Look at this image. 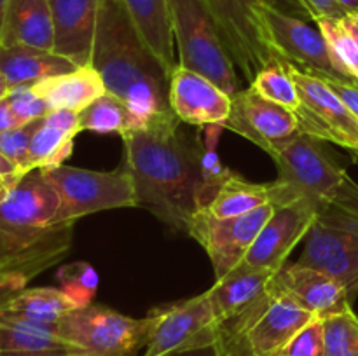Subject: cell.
Returning a JSON list of instances; mask_svg holds the SVG:
<instances>
[{"label": "cell", "mask_w": 358, "mask_h": 356, "mask_svg": "<svg viewBox=\"0 0 358 356\" xmlns=\"http://www.w3.org/2000/svg\"><path fill=\"white\" fill-rule=\"evenodd\" d=\"M121 138L138 208L187 232L192 215L206 205L203 143L185 135L178 119L129 129Z\"/></svg>", "instance_id": "1"}, {"label": "cell", "mask_w": 358, "mask_h": 356, "mask_svg": "<svg viewBox=\"0 0 358 356\" xmlns=\"http://www.w3.org/2000/svg\"><path fill=\"white\" fill-rule=\"evenodd\" d=\"M91 66L105 89L128 105L131 129L178 119L170 107V75L133 24L122 0H100Z\"/></svg>", "instance_id": "2"}, {"label": "cell", "mask_w": 358, "mask_h": 356, "mask_svg": "<svg viewBox=\"0 0 358 356\" xmlns=\"http://www.w3.org/2000/svg\"><path fill=\"white\" fill-rule=\"evenodd\" d=\"M59 199L42 170H31L0 202V265L28 281L62 260L73 223L58 222Z\"/></svg>", "instance_id": "3"}, {"label": "cell", "mask_w": 358, "mask_h": 356, "mask_svg": "<svg viewBox=\"0 0 358 356\" xmlns=\"http://www.w3.org/2000/svg\"><path fill=\"white\" fill-rule=\"evenodd\" d=\"M278 180L297 195H306L322 209H339L358 218V184L334 163L322 140L301 133L275 157Z\"/></svg>", "instance_id": "4"}, {"label": "cell", "mask_w": 358, "mask_h": 356, "mask_svg": "<svg viewBox=\"0 0 358 356\" xmlns=\"http://www.w3.org/2000/svg\"><path fill=\"white\" fill-rule=\"evenodd\" d=\"M170 10L178 65L205 75L229 96L241 91L236 65L205 3L201 0H170Z\"/></svg>", "instance_id": "5"}, {"label": "cell", "mask_w": 358, "mask_h": 356, "mask_svg": "<svg viewBox=\"0 0 358 356\" xmlns=\"http://www.w3.org/2000/svg\"><path fill=\"white\" fill-rule=\"evenodd\" d=\"M42 171L58 194L59 223H76L80 216L105 209L138 208L131 173L124 163L112 171L80 170L69 164Z\"/></svg>", "instance_id": "6"}, {"label": "cell", "mask_w": 358, "mask_h": 356, "mask_svg": "<svg viewBox=\"0 0 358 356\" xmlns=\"http://www.w3.org/2000/svg\"><path fill=\"white\" fill-rule=\"evenodd\" d=\"M152 320L126 316L108 307H76L62 318L56 334L90 356H133L145 348Z\"/></svg>", "instance_id": "7"}, {"label": "cell", "mask_w": 358, "mask_h": 356, "mask_svg": "<svg viewBox=\"0 0 358 356\" xmlns=\"http://www.w3.org/2000/svg\"><path fill=\"white\" fill-rule=\"evenodd\" d=\"M241 75L252 82L278 56L269 40L264 7L269 0H201Z\"/></svg>", "instance_id": "8"}, {"label": "cell", "mask_w": 358, "mask_h": 356, "mask_svg": "<svg viewBox=\"0 0 358 356\" xmlns=\"http://www.w3.org/2000/svg\"><path fill=\"white\" fill-rule=\"evenodd\" d=\"M297 264L325 272L339 283L350 300L358 295V218L339 209H322L304 237Z\"/></svg>", "instance_id": "9"}, {"label": "cell", "mask_w": 358, "mask_h": 356, "mask_svg": "<svg viewBox=\"0 0 358 356\" xmlns=\"http://www.w3.org/2000/svg\"><path fill=\"white\" fill-rule=\"evenodd\" d=\"M285 63L299 91L301 103L294 114L299 121L301 133L322 142L338 143L348 150H357L358 119L355 114L324 79L303 72L289 61Z\"/></svg>", "instance_id": "10"}, {"label": "cell", "mask_w": 358, "mask_h": 356, "mask_svg": "<svg viewBox=\"0 0 358 356\" xmlns=\"http://www.w3.org/2000/svg\"><path fill=\"white\" fill-rule=\"evenodd\" d=\"M273 209L275 205H264L234 218H217L206 209H198L192 215L187 234L205 248L217 279L245 260Z\"/></svg>", "instance_id": "11"}, {"label": "cell", "mask_w": 358, "mask_h": 356, "mask_svg": "<svg viewBox=\"0 0 358 356\" xmlns=\"http://www.w3.org/2000/svg\"><path fill=\"white\" fill-rule=\"evenodd\" d=\"M149 316L152 325L143 356H161L177 349L212 344L220 339V323L206 292L157 307Z\"/></svg>", "instance_id": "12"}, {"label": "cell", "mask_w": 358, "mask_h": 356, "mask_svg": "<svg viewBox=\"0 0 358 356\" xmlns=\"http://www.w3.org/2000/svg\"><path fill=\"white\" fill-rule=\"evenodd\" d=\"M224 128L250 140L275 159L301 135L296 114L248 86L231 96V112Z\"/></svg>", "instance_id": "13"}, {"label": "cell", "mask_w": 358, "mask_h": 356, "mask_svg": "<svg viewBox=\"0 0 358 356\" xmlns=\"http://www.w3.org/2000/svg\"><path fill=\"white\" fill-rule=\"evenodd\" d=\"M264 17L273 51L278 58L324 80L350 82L332 63L327 42L318 27L315 28L299 17L283 13L271 2L266 3Z\"/></svg>", "instance_id": "14"}, {"label": "cell", "mask_w": 358, "mask_h": 356, "mask_svg": "<svg viewBox=\"0 0 358 356\" xmlns=\"http://www.w3.org/2000/svg\"><path fill=\"white\" fill-rule=\"evenodd\" d=\"M317 213V205L306 195L275 206L243 262L278 272L287 265V258L294 248L306 237Z\"/></svg>", "instance_id": "15"}, {"label": "cell", "mask_w": 358, "mask_h": 356, "mask_svg": "<svg viewBox=\"0 0 358 356\" xmlns=\"http://www.w3.org/2000/svg\"><path fill=\"white\" fill-rule=\"evenodd\" d=\"M170 107L178 121L196 128L226 124L231 96L201 73L177 65L170 75Z\"/></svg>", "instance_id": "16"}, {"label": "cell", "mask_w": 358, "mask_h": 356, "mask_svg": "<svg viewBox=\"0 0 358 356\" xmlns=\"http://www.w3.org/2000/svg\"><path fill=\"white\" fill-rule=\"evenodd\" d=\"M271 283L276 290L289 293L301 307L320 320L352 309L353 302L336 279L297 262L283 265Z\"/></svg>", "instance_id": "17"}, {"label": "cell", "mask_w": 358, "mask_h": 356, "mask_svg": "<svg viewBox=\"0 0 358 356\" xmlns=\"http://www.w3.org/2000/svg\"><path fill=\"white\" fill-rule=\"evenodd\" d=\"M100 0H51L55 49L76 66H91Z\"/></svg>", "instance_id": "18"}, {"label": "cell", "mask_w": 358, "mask_h": 356, "mask_svg": "<svg viewBox=\"0 0 358 356\" xmlns=\"http://www.w3.org/2000/svg\"><path fill=\"white\" fill-rule=\"evenodd\" d=\"M0 45L55 49L51 0H7L0 24Z\"/></svg>", "instance_id": "19"}, {"label": "cell", "mask_w": 358, "mask_h": 356, "mask_svg": "<svg viewBox=\"0 0 358 356\" xmlns=\"http://www.w3.org/2000/svg\"><path fill=\"white\" fill-rule=\"evenodd\" d=\"M275 274L276 272L269 269L241 262L233 271L217 279L215 285L206 293L219 323L233 320L250 309L268 292Z\"/></svg>", "instance_id": "20"}, {"label": "cell", "mask_w": 358, "mask_h": 356, "mask_svg": "<svg viewBox=\"0 0 358 356\" xmlns=\"http://www.w3.org/2000/svg\"><path fill=\"white\" fill-rule=\"evenodd\" d=\"M0 353L6 356H90L56 334L0 311Z\"/></svg>", "instance_id": "21"}, {"label": "cell", "mask_w": 358, "mask_h": 356, "mask_svg": "<svg viewBox=\"0 0 358 356\" xmlns=\"http://www.w3.org/2000/svg\"><path fill=\"white\" fill-rule=\"evenodd\" d=\"M79 66L63 56L44 49L27 47V45H0V75L7 86H34L49 77L73 72Z\"/></svg>", "instance_id": "22"}, {"label": "cell", "mask_w": 358, "mask_h": 356, "mask_svg": "<svg viewBox=\"0 0 358 356\" xmlns=\"http://www.w3.org/2000/svg\"><path fill=\"white\" fill-rule=\"evenodd\" d=\"M122 3L143 42L171 75L177 63L170 0H122Z\"/></svg>", "instance_id": "23"}, {"label": "cell", "mask_w": 358, "mask_h": 356, "mask_svg": "<svg viewBox=\"0 0 358 356\" xmlns=\"http://www.w3.org/2000/svg\"><path fill=\"white\" fill-rule=\"evenodd\" d=\"M79 129V119L73 110H51L42 117L30 145L31 170L62 166L73 149V138Z\"/></svg>", "instance_id": "24"}, {"label": "cell", "mask_w": 358, "mask_h": 356, "mask_svg": "<svg viewBox=\"0 0 358 356\" xmlns=\"http://www.w3.org/2000/svg\"><path fill=\"white\" fill-rule=\"evenodd\" d=\"M51 110L80 112L105 93V84L93 66H79L73 72L49 77L31 86Z\"/></svg>", "instance_id": "25"}, {"label": "cell", "mask_w": 358, "mask_h": 356, "mask_svg": "<svg viewBox=\"0 0 358 356\" xmlns=\"http://www.w3.org/2000/svg\"><path fill=\"white\" fill-rule=\"evenodd\" d=\"M278 194V180L271 184H252L231 171L229 177L219 185L208 205L201 209H206L217 218H234L247 215L264 205H276Z\"/></svg>", "instance_id": "26"}, {"label": "cell", "mask_w": 358, "mask_h": 356, "mask_svg": "<svg viewBox=\"0 0 358 356\" xmlns=\"http://www.w3.org/2000/svg\"><path fill=\"white\" fill-rule=\"evenodd\" d=\"M76 307V304L59 288L41 286V288H24L2 311L30 323L56 330L62 318Z\"/></svg>", "instance_id": "27"}, {"label": "cell", "mask_w": 358, "mask_h": 356, "mask_svg": "<svg viewBox=\"0 0 358 356\" xmlns=\"http://www.w3.org/2000/svg\"><path fill=\"white\" fill-rule=\"evenodd\" d=\"M77 119L80 131H94L100 135L117 133L122 136L131 129V114L128 105L117 94L108 91L77 112Z\"/></svg>", "instance_id": "28"}, {"label": "cell", "mask_w": 358, "mask_h": 356, "mask_svg": "<svg viewBox=\"0 0 358 356\" xmlns=\"http://www.w3.org/2000/svg\"><path fill=\"white\" fill-rule=\"evenodd\" d=\"M318 30L327 42L332 63L350 82L358 84V42L343 20L324 17L317 21Z\"/></svg>", "instance_id": "29"}, {"label": "cell", "mask_w": 358, "mask_h": 356, "mask_svg": "<svg viewBox=\"0 0 358 356\" xmlns=\"http://www.w3.org/2000/svg\"><path fill=\"white\" fill-rule=\"evenodd\" d=\"M250 86L264 98L289 108V110L296 112L299 108V91H297L296 82H294L292 75L287 68V63L282 58H276L275 61L264 66L255 75Z\"/></svg>", "instance_id": "30"}, {"label": "cell", "mask_w": 358, "mask_h": 356, "mask_svg": "<svg viewBox=\"0 0 358 356\" xmlns=\"http://www.w3.org/2000/svg\"><path fill=\"white\" fill-rule=\"evenodd\" d=\"M324 356H358V316L353 309L324 320Z\"/></svg>", "instance_id": "31"}, {"label": "cell", "mask_w": 358, "mask_h": 356, "mask_svg": "<svg viewBox=\"0 0 358 356\" xmlns=\"http://www.w3.org/2000/svg\"><path fill=\"white\" fill-rule=\"evenodd\" d=\"M59 290L76 304L77 307L93 304L98 290V274L87 262L65 264L56 272Z\"/></svg>", "instance_id": "32"}, {"label": "cell", "mask_w": 358, "mask_h": 356, "mask_svg": "<svg viewBox=\"0 0 358 356\" xmlns=\"http://www.w3.org/2000/svg\"><path fill=\"white\" fill-rule=\"evenodd\" d=\"M42 119L16 126L9 131L0 135V152L20 170V173L27 175L31 171L30 166V145L35 131L41 126Z\"/></svg>", "instance_id": "33"}, {"label": "cell", "mask_w": 358, "mask_h": 356, "mask_svg": "<svg viewBox=\"0 0 358 356\" xmlns=\"http://www.w3.org/2000/svg\"><path fill=\"white\" fill-rule=\"evenodd\" d=\"M275 356H324V320L310 321Z\"/></svg>", "instance_id": "34"}, {"label": "cell", "mask_w": 358, "mask_h": 356, "mask_svg": "<svg viewBox=\"0 0 358 356\" xmlns=\"http://www.w3.org/2000/svg\"><path fill=\"white\" fill-rule=\"evenodd\" d=\"M6 96L10 108H13L14 115L20 121V124L37 121V119L45 117L49 114L48 105L35 93V89L31 86L10 87Z\"/></svg>", "instance_id": "35"}, {"label": "cell", "mask_w": 358, "mask_h": 356, "mask_svg": "<svg viewBox=\"0 0 358 356\" xmlns=\"http://www.w3.org/2000/svg\"><path fill=\"white\" fill-rule=\"evenodd\" d=\"M28 285V279L10 269L0 265V311L9 306L17 293L23 292Z\"/></svg>", "instance_id": "36"}, {"label": "cell", "mask_w": 358, "mask_h": 356, "mask_svg": "<svg viewBox=\"0 0 358 356\" xmlns=\"http://www.w3.org/2000/svg\"><path fill=\"white\" fill-rule=\"evenodd\" d=\"M304 13L310 14L311 20L317 23L324 17H332V20H343L346 16V10L338 3V0H297Z\"/></svg>", "instance_id": "37"}, {"label": "cell", "mask_w": 358, "mask_h": 356, "mask_svg": "<svg viewBox=\"0 0 358 356\" xmlns=\"http://www.w3.org/2000/svg\"><path fill=\"white\" fill-rule=\"evenodd\" d=\"M325 82L332 87V91L345 101L346 107H348L358 119V84L339 82V80H325Z\"/></svg>", "instance_id": "38"}, {"label": "cell", "mask_w": 358, "mask_h": 356, "mask_svg": "<svg viewBox=\"0 0 358 356\" xmlns=\"http://www.w3.org/2000/svg\"><path fill=\"white\" fill-rule=\"evenodd\" d=\"M161 356H224V346L222 341L212 342V344L203 346H192V348L177 349V351H170L166 355Z\"/></svg>", "instance_id": "39"}, {"label": "cell", "mask_w": 358, "mask_h": 356, "mask_svg": "<svg viewBox=\"0 0 358 356\" xmlns=\"http://www.w3.org/2000/svg\"><path fill=\"white\" fill-rule=\"evenodd\" d=\"M16 126H21L20 121L14 115L13 108H10L9 101H7V96H3L0 100V135L9 131V129L16 128Z\"/></svg>", "instance_id": "40"}, {"label": "cell", "mask_w": 358, "mask_h": 356, "mask_svg": "<svg viewBox=\"0 0 358 356\" xmlns=\"http://www.w3.org/2000/svg\"><path fill=\"white\" fill-rule=\"evenodd\" d=\"M23 177H2V175H0V202L9 195V192L16 187V184Z\"/></svg>", "instance_id": "41"}, {"label": "cell", "mask_w": 358, "mask_h": 356, "mask_svg": "<svg viewBox=\"0 0 358 356\" xmlns=\"http://www.w3.org/2000/svg\"><path fill=\"white\" fill-rule=\"evenodd\" d=\"M0 175L2 177H23V173H20V170L2 152H0Z\"/></svg>", "instance_id": "42"}, {"label": "cell", "mask_w": 358, "mask_h": 356, "mask_svg": "<svg viewBox=\"0 0 358 356\" xmlns=\"http://www.w3.org/2000/svg\"><path fill=\"white\" fill-rule=\"evenodd\" d=\"M343 23L346 24V28L352 31L353 37H355L358 42V14H346V16L343 17Z\"/></svg>", "instance_id": "43"}, {"label": "cell", "mask_w": 358, "mask_h": 356, "mask_svg": "<svg viewBox=\"0 0 358 356\" xmlns=\"http://www.w3.org/2000/svg\"><path fill=\"white\" fill-rule=\"evenodd\" d=\"M338 3L346 10V14H358V0H338Z\"/></svg>", "instance_id": "44"}, {"label": "cell", "mask_w": 358, "mask_h": 356, "mask_svg": "<svg viewBox=\"0 0 358 356\" xmlns=\"http://www.w3.org/2000/svg\"><path fill=\"white\" fill-rule=\"evenodd\" d=\"M7 93H9V86H7V82L3 80V77L0 75V100H2Z\"/></svg>", "instance_id": "45"}, {"label": "cell", "mask_w": 358, "mask_h": 356, "mask_svg": "<svg viewBox=\"0 0 358 356\" xmlns=\"http://www.w3.org/2000/svg\"><path fill=\"white\" fill-rule=\"evenodd\" d=\"M7 0H0V24H2V16H3V7H6Z\"/></svg>", "instance_id": "46"}, {"label": "cell", "mask_w": 358, "mask_h": 356, "mask_svg": "<svg viewBox=\"0 0 358 356\" xmlns=\"http://www.w3.org/2000/svg\"><path fill=\"white\" fill-rule=\"evenodd\" d=\"M350 152H352V157H353V161H355V163L358 164V149H357V150H350Z\"/></svg>", "instance_id": "47"}, {"label": "cell", "mask_w": 358, "mask_h": 356, "mask_svg": "<svg viewBox=\"0 0 358 356\" xmlns=\"http://www.w3.org/2000/svg\"><path fill=\"white\" fill-rule=\"evenodd\" d=\"M0 356H6V355H2V353H0Z\"/></svg>", "instance_id": "48"}]
</instances>
